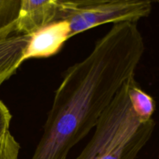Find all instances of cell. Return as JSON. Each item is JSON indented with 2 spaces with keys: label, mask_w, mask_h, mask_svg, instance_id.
Here are the masks:
<instances>
[{
  "label": "cell",
  "mask_w": 159,
  "mask_h": 159,
  "mask_svg": "<svg viewBox=\"0 0 159 159\" xmlns=\"http://www.w3.org/2000/svg\"><path fill=\"white\" fill-rule=\"evenodd\" d=\"M129 79L99 118L93 137L74 159H135L152 137L153 119L141 121L128 96Z\"/></svg>",
  "instance_id": "2"
},
{
  "label": "cell",
  "mask_w": 159,
  "mask_h": 159,
  "mask_svg": "<svg viewBox=\"0 0 159 159\" xmlns=\"http://www.w3.org/2000/svg\"><path fill=\"white\" fill-rule=\"evenodd\" d=\"M58 0H20L16 30L25 35H31L48 25L57 21Z\"/></svg>",
  "instance_id": "5"
},
{
  "label": "cell",
  "mask_w": 159,
  "mask_h": 159,
  "mask_svg": "<svg viewBox=\"0 0 159 159\" xmlns=\"http://www.w3.org/2000/svg\"><path fill=\"white\" fill-rule=\"evenodd\" d=\"M144 51L136 23H113L91 52L65 72L31 159H67L96 127L121 87L134 77Z\"/></svg>",
  "instance_id": "1"
},
{
  "label": "cell",
  "mask_w": 159,
  "mask_h": 159,
  "mask_svg": "<svg viewBox=\"0 0 159 159\" xmlns=\"http://www.w3.org/2000/svg\"><path fill=\"white\" fill-rule=\"evenodd\" d=\"M70 38L68 22L56 21L30 35L23 62L32 58H45L57 54Z\"/></svg>",
  "instance_id": "4"
},
{
  "label": "cell",
  "mask_w": 159,
  "mask_h": 159,
  "mask_svg": "<svg viewBox=\"0 0 159 159\" xmlns=\"http://www.w3.org/2000/svg\"><path fill=\"white\" fill-rule=\"evenodd\" d=\"M20 146L10 132L0 138V159H18Z\"/></svg>",
  "instance_id": "9"
},
{
  "label": "cell",
  "mask_w": 159,
  "mask_h": 159,
  "mask_svg": "<svg viewBox=\"0 0 159 159\" xmlns=\"http://www.w3.org/2000/svg\"><path fill=\"white\" fill-rule=\"evenodd\" d=\"M15 23L0 30V85L23 62V54L30 39V35L17 32Z\"/></svg>",
  "instance_id": "6"
},
{
  "label": "cell",
  "mask_w": 159,
  "mask_h": 159,
  "mask_svg": "<svg viewBox=\"0 0 159 159\" xmlns=\"http://www.w3.org/2000/svg\"><path fill=\"white\" fill-rule=\"evenodd\" d=\"M12 115L6 106L0 100V138L9 132Z\"/></svg>",
  "instance_id": "10"
},
{
  "label": "cell",
  "mask_w": 159,
  "mask_h": 159,
  "mask_svg": "<svg viewBox=\"0 0 159 159\" xmlns=\"http://www.w3.org/2000/svg\"><path fill=\"white\" fill-rule=\"evenodd\" d=\"M20 7V0H0V30L15 23Z\"/></svg>",
  "instance_id": "8"
},
{
  "label": "cell",
  "mask_w": 159,
  "mask_h": 159,
  "mask_svg": "<svg viewBox=\"0 0 159 159\" xmlns=\"http://www.w3.org/2000/svg\"><path fill=\"white\" fill-rule=\"evenodd\" d=\"M128 96L135 114L141 121L146 122L152 119L155 110V100L138 86L134 78L130 82Z\"/></svg>",
  "instance_id": "7"
},
{
  "label": "cell",
  "mask_w": 159,
  "mask_h": 159,
  "mask_svg": "<svg viewBox=\"0 0 159 159\" xmlns=\"http://www.w3.org/2000/svg\"><path fill=\"white\" fill-rule=\"evenodd\" d=\"M150 1L58 0L57 21L68 22L70 38L109 23H137L152 12Z\"/></svg>",
  "instance_id": "3"
}]
</instances>
